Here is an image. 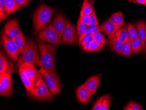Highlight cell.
<instances>
[{
	"mask_svg": "<svg viewBox=\"0 0 146 110\" xmlns=\"http://www.w3.org/2000/svg\"><path fill=\"white\" fill-rule=\"evenodd\" d=\"M11 73L0 74V95L9 97L13 94V82Z\"/></svg>",
	"mask_w": 146,
	"mask_h": 110,
	"instance_id": "cell-8",
	"label": "cell"
},
{
	"mask_svg": "<svg viewBox=\"0 0 146 110\" xmlns=\"http://www.w3.org/2000/svg\"><path fill=\"white\" fill-rule=\"evenodd\" d=\"M131 46L133 54L140 53L144 50L142 42L138 37L131 41Z\"/></svg>",
	"mask_w": 146,
	"mask_h": 110,
	"instance_id": "cell-23",
	"label": "cell"
},
{
	"mask_svg": "<svg viewBox=\"0 0 146 110\" xmlns=\"http://www.w3.org/2000/svg\"><path fill=\"white\" fill-rule=\"evenodd\" d=\"M111 96L110 95L103 96V100L100 110H109L111 102Z\"/></svg>",
	"mask_w": 146,
	"mask_h": 110,
	"instance_id": "cell-30",
	"label": "cell"
},
{
	"mask_svg": "<svg viewBox=\"0 0 146 110\" xmlns=\"http://www.w3.org/2000/svg\"><path fill=\"white\" fill-rule=\"evenodd\" d=\"M38 71L44 77L52 96H56L60 92L61 83L56 72L49 73L42 67Z\"/></svg>",
	"mask_w": 146,
	"mask_h": 110,
	"instance_id": "cell-6",
	"label": "cell"
},
{
	"mask_svg": "<svg viewBox=\"0 0 146 110\" xmlns=\"http://www.w3.org/2000/svg\"><path fill=\"white\" fill-rule=\"evenodd\" d=\"M115 35L118 40L123 43H125L129 40L127 26L118 29Z\"/></svg>",
	"mask_w": 146,
	"mask_h": 110,
	"instance_id": "cell-22",
	"label": "cell"
},
{
	"mask_svg": "<svg viewBox=\"0 0 146 110\" xmlns=\"http://www.w3.org/2000/svg\"><path fill=\"white\" fill-rule=\"evenodd\" d=\"M88 27V26L86 25L84 23L81 19V17L79 16L78 19L77 27V34H78V39L82 37L85 34Z\"/></svg>",
	"mask_w": 146,
	"mask_h": 110,
	"instance_id": "cell-25",
	"label": "cell"
},
{
	"mask_svg": "<svg viewBox=\"0 0 146 110\" xmlns=\"http://www.w3.org/2000/svg\"><path fill=\"white\" fill-rule=\"evenodd\" d=\"M36 41L39 43H49L59 45L61 43V40L57 35L51 23L38 33L37 36Z\"/></svg>",
	"mask_w": 146,
	"mask_h": 110,
	"instance_id": "cell-5",
	"label": "cell"
},
{
	"mask_svg": "<svg viewBox=\"0 0 146 110\" xmlns=\"http://www.w3.org/2000/svg\"><path fill=\"white\" fill-rule=\"evenodd\" d=\"M12 40L17 45L21 53H22L26 45V41H26L25 36L24 35L23 33H22L19 36L13 39Z\"/></svg>",
	"mask_w": 146,
	"mask_h": 110,
	"instance_id": "cell-26",
	"label": "cell"
},
{
	"mask_svg": "<svg viewBox=\"0 0 146 110\" xmlns=\"http://www.w3.org/2000/svg\"><path fill=\"white\" fill-rule=\"evenodd\" d=\"M133 53L131 41L129 40L127 41L124 43L123 51L121 53V55L123 56H129L131 55Z\"/></svg>",
	"mask_w": 146,
	"mask_h": 110,
	"instance_id": "cell-29",
	"label": "cell"
},
{
	"mask_svg": "<svg viewBox=\"0 0 146 110\" xmlns=\"http://www.w3.org/2000/svg\"><path fill=\"white\" fill-rule=\"evenodd\" d=\"M33 98L39 100H52V95L43 76L39 73V77L34 85V90L31 95Z\"/></svg>",
	"mask_w": 146,
	"mask_h": 110,
	"instance_id": "cell-4",
	"label": "cell"
},
{
	"mask_svg": "<svg viewBox=\"0 0 146 110\" xmlns=\"http://www.w3.org/2000/svg\"><path fill=\"white\" fill-rule=\"evenodd\" d=\"M68 19L61 14H58L52 21V24L55 30L61 41L63 38V33L66 27L69 23Z\"/></svg>",
	"mask_w": 146,
	"mask_h": 110,
	"instance_id": "cell-11",
	"label": "cell"
},
{
	"mask_svg": "<svg viewBox=\"0 0 146 110\" xmlns=\"http://www.w3.org/2000/svg\"><path fill=\"white\" fill-rule=\"evenodd\" d=\"M124 110H143V108L140 104L135 102H129L123 108Z\"/></svg>",
	"mask_w": 146,
	"mask_h": 110,
	"instance_id": "cell-31",
	"label": "cell"
},
{
	"mask_svg": "<svg viewBox=\"0 0 146 110\" xmlns=\"http://www.w3.org/2000/svg\"><path fill=\"white\" fill-rule=\"evenodd\" d=\"M19 75L21 78L24 86L26 89V91L31 96L33 92L34 89V84L31 79L26 76L23 71L21 68H19Z\"/></svg>",
	"mask_w": 146,
	"mask_h": 110,
	"instance_id": "cell-17",
	"label": "cell"
},
{
	"mask_svg": "<svg viewBox=\"0 0 146 110\" xmlns=\"http://www.w3.org/2000/svg\"><path fill=\"white\" fill-rule=\"evenodd\" d=\"M133 3H137L141 5H146V0H134Z\"/></svg>",
	"mask_w": 146,
	"mask_h": 110,
	"instance_id": "cell-40",
	"label": "cell"
},
{
	"mask_svg": "<svg viewBox=\"0 0 146 110\" xmlns=\"http://www.w3.org/2000/svg\"><path fill=\"white\" fill-rule=\"evenodd\" d=\"M89 21H90V27H95L99 25V22L96 14L95 9L92 14L89 15Z\"/></svg>",
	"mask_w": 146,
	"mask_h": 110,
	"instance_id": "cell-32",
	"label": "cell"
},
{
	"mask_svg": "<svg viewBox=\"0 0 146 110\" xmlns=\"http://www.w3.org/2000/svg\"><path fill=\"white\" fill-rule=\"evenodd\" d=\"M144 50H145V52H146V41H145V45H144Z\"/></svg>",
	"mask_w": 146,
	"mask_h": 110,
	"instance_id": "cell-41",
	"label": "cell"
},
{
	"mask_svg": "<svg viewBox=\"0 0 146 110\" xmlns=\"http://www.w3.org/2000/svg\"><path fill=\"white\" fill-rule=\"evenodd\" d=\"M101 82V77L98 75H94L90 77L85 82L84 85L89 90L92 95L96 94L98 86Z\"/></svg>",
	"mask_w": 146,
	"mask_h": 110,
	"instance_id": "cell-15",
	"label": "cell"
},
{
	"mask_svg": "<svg viewBox=\"0 0 146 110\" xmlns=\"http://www.w3.org/2000/svg\"><path fill=\"white\" fill-rule=\"evenodd\" d=\"M80 17H81V19L82 20L84 24L86 25L89 27L90 25V21H89V15H85L83 14H80Z\"/></svg>",
	"mask_w": 146,
	"mask_h": 110,
	"instance_id": "cell-37",
	"label": "cell"
},
{
	"mask_svg": "<svg viewBox=\"0 0 146 110\" xmlns=\"http://www.w3.org/2000/svg\"><path fill=\"white\" fill-rule=\"evenodd\" d=\"M92 37L95 40L98 41L99 42L103 43L104 45L107 43V41L106 39V37L100 32H97V33L93 34Z\"/></svg>",
	"mask_w": 146,
	"mask_h": 110,
	"instance_id": "cell-33",
	"label": "cell"
},
{
	"mask_svg": "<svg viewBox=\"0 0 146 110\" xmlns=\"http://www.w3.org/2000/svg\"><path fill=\"white\" fill-rule=\"evenodd\" d=\"M129 1V2H133V1H134V0H128Z\"/></svg>",
	"mask_w": 146,
	"mask_h": 110,
	"instance_id": "cell-42",
	"label": "cell"
},
{
	"mask_svg": "<svg viewBox=\"0 0 146 110\" xmlns=\"http://www.w3.org/2000/svg\"><path fill=\"white\" fill-rule=\"evenodd\" d=\"M19 68L23 69L26 76L32 80L35 85L38 79L39 75L36 67L30 63H24L21 65Z\"/></svg>",
	"mask_w": 146,
	"mask_h": 110,
	"instance_id": "cell-12",
	"label": "cell"
},
{
	"mask_svg": "<svg viewBox=\"0 0 146 110\" xmlns=\"http://www.w3.org/2000/svg\"><path fill=\"white\" fill-rule=\"evenodd\" d=\"M92 34H86L78 40L79 45L83 48L85 43L92 38Z\"/></svg>",
	"mask_w": 146,
	"mask_h": 110,
	"instance_id": "cell-34",
	"label": "cell"
},
{
	"mask_svg": "<svg viewBox=\"0 0 146 110\" xmlns=\"http://www.w3.org/2000/svg\"><path fill=\"white\" fill-rule=\"evenodd\" d=\"M109 19L118 29L122 27L124 24V18L123 13L121 12H117L113 14Z\"/></svg>",
	"mask_w": 146,
	"mask_h": 110,
	"instance_id": "cell-19",
	"label": "cell"
},
{
	"mask_svg": "<svg viewBox=\"0 0 146 110\" xmlns=\"http://www.w3.org/2000/svg\"><path fill=\"white\" fill-rule=\"evenodd\" d=\"M13 69V64L7 59L1 50L0 55V74H12Z\"/></svg>",
	"mask_w": 146,
	"mask_h": 110,
	"instance_id": "cell-16",
	"label": "cell"
},
{
	"mask_svg": "<svg viewBox=\"0 0 146 110\" xmlns=\"http://www.w3.org/2000/svg\"><path fill=\"white\" fill-rule=\"evenodd\" d=\"M94 8L93 7L91 2L89 0H84L81 13L85 15H90L94 11Z\"/></svg>",
	"mask_w": 146,
	"mask_h": 110,
	"instance_id": "cell-24",
	"label": "cell"
},
{
	"mask_svg": "<svg viewBox=\"0 0 146 110\" xmlns=\"http://www.w3.org/2000/svg\"><path fill=\"white\" fill-rule=\"evenodd\" d=\"M101 32L109 35L115 34L118 29V28L115 25L112 23L109 19L104 22L100 25Z\"/></svg>",
	"mask_w": 146,
	"mask_h": 110,
	"instance_id": "cell-18",
	"label": "cell"
},
{
	"mask_svg": "<svg viewBox=\"0 0 146 110\" xmlns=\"http://www.w3.org/2000/svg\"><path fill=\"white\" fill-rule=\"evenodd\" d=\"M76 93L77 99L80 103L87 104L90 101L92 95L84 84L78 87Z\"/></svg>",
	"mask_w": 146,
	"mask_h": 110,
	"instance_id": "cell-13",
	"label": "cell"
},
{
	"mask_svg": "<svg viewBox=\"0 0 146 110\" xmlns=\"http://www.w3.org/2000/svg\"><path fill=\"white\" fill-rule=\"evenodd\" d=\"M104 44L99 42L96 40H94L91 43L90 48L88 50V52H95L100 51L104 47Z\"/></svg>",
	"mask_w": 146,
	"mask_h": 110,
	"instance_id": "cell-28",
	"label": "cell"
},
{
	"mask_svg": "<svg viewBox=\"0 0 146 110\" xmlns=\"http://www.w3.org/2000/svg\"><path fill=\"white\" fill-rule=\"evenodd\" d=\"M78 37L75 25L69 23L64 30L62 43L64 44L77 45L78 43Z\"/></svg>",
	"mask_w": 146,
	"mask_h": 110,
	"instance_id": "cell-9",
	"label": "cell"
},
{
	"mask_svg": "<svg viewBox=\"0 0 146 110\" xmlns=\"http://www.w3.org/2000/svg\"><path fill=\"white\" fill-rule=\"evenodd\" d=\"M3 32L12 39L19 36L22 32L20 28L18 19H12L8 21L5 25Z\"/></svg>",
	"mask_w": 146,
	"mask_h": 110,
	"instance_id": "cell-10",
	"label": "cell"
},
{
	"mask_svg": "<svg viewBox=\"0 0 146 110\" xmlns=\"http://www.w3.org/2000/svg\"><path fill=\"white\" fill-rule=\"evenodd\" d=\"M129 39L132 41L138 37L137 28L134 24L129 23L127 25Z\"/></svg>",
	"mask_w": 146,
	"mask_h": 110,
	"instance_id": "cell-27",
	"label": "cell"
},
{
	"mask_svg": "<svg viewBox=\"0 0 146 110\" xmlns=\"http://www.w3.org/2000/svg\"><path fill=\"white\" fill-rule=\"evenodd\" d=\"M40 61L38 66L49 73L56 72V54L57 47L45 43L38 44Z\"/></svg>",
	"mask_w": 146,
	"mask_h": 110,
	"instance_id": "cell-1",
	"label": "cell"
},
{
	"mask_svg": "<svg viewBox=\"0 0 146 110\" xmlns=\"http://www.w3.org/2000/svg\"><path fill=\"white\" fill-rule=\"evenodd\" d=\"M17 5L20 8L24 7L28 5L30 2V0H15Z\"/></svg>",
	"mask_w": 146,
	"mask_h": 110,
	"instance_id": "cell-38",
	"label": "cell"
},
{
	"mask_svg": "<svg viewBox=\"0 0 146 110\" xmlns=\"http://www.w3.org/2000/svg\"><path fill=\"white\" fill-rule=\"evenodd\" d=\"M40 60L36 43L32 40H28L18 59L15 69H19V67L24 63H30L37 67L39 65Z\"/></svg>",
	"mask_w": 146,
	"mask_h": 110,
	"instance_id": "cell-2",
	"label": "cell"
},
{
	"mask_svg": "<svg viewBox=\"0 0 146 110\" xmlns=\"http://www.w3.org/2000/svg\"><path fill=\"white\" fill-rule=\"evenodd\" d=\"M94 40H95V39H94L92 37V38H91L89 41H88L87 42L85 43L84 47L83 48V50L84 51L87 52V51H88V49L90 48L91 43H92V42L93 41H94Z\"/></svg>",
	"mask_w": 146,
	"mask_h": 110,
	"instance_id": "cell-39",
	"label": "cell"
},
{
	"mask_svg": "<svg viewBox=\"0 0 146 110\" xmlns=\"http://www.w3.org/2000/svg\"><path fill=\"white\" fill-rule=\"evenodd\" d=\"M1 42L7 54L11 59L14 62L18 60L19 55L21 52L12 39L9 37L3 32L1 35Z\"/></svg>",
	"mask_w": 146,
	"mask_h": 110,
	"instance_id": "cell-7",
	"label": "cell"
},
{
	"mask_svg": "<svg viewBox=\"0 0 146 110\" xmlns=\"http://www.w3.org/2000/svg\"><path fill=\"white\" fill-rule=\"evenodd\" d=\"M53 13V9L47 5H41L37 9L33 17L35 33H38L48 26Z\"/></svg>",
	"mask_w": 146,
	"mask_h": 110,
	"instance_id": "cell-3",
	"label": "cell"
},
{
	"mask_svg": "<svg viewBox=\"0 0 146 110\" xmlns=\"http://www.w3.org/2000/svg\"><path fill=\"white\" fill-rule=\"evenodd\" d=\"M20 8L15 0L5 1V11L7 14L13 13L19 9Z\"/></svg>",
	"mask_w": 146,
	"mask_h": 110,
	"instance_id": "cell-21",
	"label": "cell"
},
{
	"mask_svg": "<svg viewBox=\"0 0 146 110\" xmlns=\"http://www.w3.org/2000/svg\"><path fill=\"white\" fill-rule=\"evenodd\" d=\"M108 40L111 50L117 55H121L124 43L119 41L115 34L108 36Z\"/></svg>",
	"mask_w": 146,
	"mask_h": 110,
	"instance_id": "cell-14",
	"label": "cell"
},
{
	"mask_svg": "<svg viewBox=\"0 0 146 110\" xmlns=\"http://www.w3.org/2000/svg\"><path fill=\"white\" fill-rule=\"evenodd\" d=\"M101 32V30L100 26H99V25L95 27H88V28L87 30L86 31L85 34H84L82 37H83L84 35H86V34H94V33H97V32ZM82 37L80 38H81Z\"/></svg>",
	"mask_w": 146,
	"mask_h": 110,
	"instance_id": "cell-35",
	"label": "cell"
},
{
	"mask_svg": "<svg viewBox=\"0 0 146 110\" xmlns=\"http://www.w3.org/2000/svg\"><path fill=\"white\" fill-rule=\"evenodd\" d=\"M103 96L101 97L95 103L94 106L92 108V110H100L102 104V100H103Z\"/></svg>",
	"mask_w": 146,
	"mask_h": 110,
	"instance_id": "cell-36",
	"label": "cell"
},
{
	"mask_svg": "<svg viewBox=\"0 0 146 110\" xmlns=\"http://www.w3.org/2000/svg\"><path fill=\"white\" fill-rule=\"evenodd\" d=\"M138 37L141 41L144 48L146 40V23L144 21H140L137 25Z\"/></svg>",
	"mask_w": 146,
	"mask_h": 110,
	"instance_id": "cell-20",
	"label": "cell"
}]
</instances>
